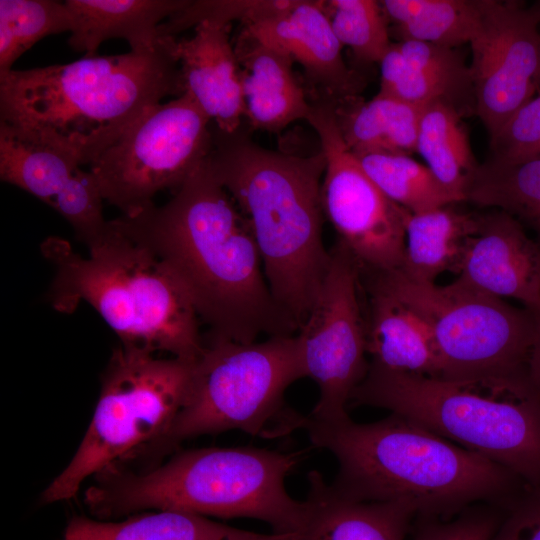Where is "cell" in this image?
I'll return each mask as SVG.
<instances>
[{"label": "cell", "instance_id": "cell-1", "mask_svg": "<svg viewBox=\"0 0 540 540\" xmlns=\"http://www.w3.org/2000/svg\"><path fill=\"white\" fill-rule=\"evenodd\" d=\"M115 221L174 273L209 335L248 344L298 332L270 291L246 219L205 159L166 204Z\"/></svg>", "mask_w": 540, "mask_h": 540}, {"label": "cell", "instance_id": "cell-2", "mask_svg": "<svg viewBox=\"0 0 540 540\" xmlns=\"http://www.w3.org/2000/svg\"><path fill=\"white\" fill-rule=\"evenodd\" d=\"M316 447L339 464L333 487L357 501L401 502L423 518L450 517L477 504L506 503L520 479L505 467L405 417L371 423L349 416H303ZM523 484V483H522Z\"/></svg>", "mask_w": 540, "mask_h": 540}, {"label": "cell", "instance_id": "cell-3", "mask_svg": "<svg viewBox=\"0 0 540 540\" xmlns=\"http://www.w3.org/2000/svg\"><path fill=\"white\" fill-rule=\"evenodd\" d=\"M205 161L246 219L270 291L299 330L330 263L322 238V151L299 156L269 150L241 127L225 133L215 126Z\"/></svg>", "mask_w": 540, "mask_h": 540}, {"label": "cell", "instance_id": "cell-4", "mask_svg": "<svg viewBox=\"0 0 540 540\" xmlns=\"http://www.w3.org/2000/svg\"><path fill=\"white\" fill-rule=\"evenodd\" d=\"M176 41L2 73L0 122L68 145L90 165L147 109L185 93Z\"/></svg>", "mask_w": 540, "mask_h": 540}, {"label": "cell", "instance_id": "cell-5", "mask_svg": "<svg viewBox=\"0 0 540 540\" xmlns=\"http://www.w3.org/2000/svg\"><path fill=\"white\" fill-rule=\"evenodd\" d=\"M82 257L69 243L49 238L43 253L54 264L53 308L92 306L123 346L197 361L204 350L199 316L184 286L149 247L114 220Z\"/></svg>", "mask_w": 540, "mask_h": 540}, {"label": "cell", "instance_id": "cell-6", "mask_svg": "<svg viewBox=\"0 0 540 540\" xmlns=\"http://www.w3.org/2000/svg\"><path fill=\"white\" fill-rule=\"evenodd\" d=\"M299 453L254 447L185 450L152 469L108 468L85 492L89 511L101 520L144 510H174L201 516L245 517L268 523L273 533L293 534L306 516V502L285 487Z\"/></svg>", "mask_w": 540, "mask_h": 540}, {"label": "cell", "instance_id": "cell-7", "mask_svg": "<svg viewBox=\"0 0 540 540\" xmlns=\"http://www.w3.org/2000/svg\"><path fill=\"white\" fill-rule=\"evenodd\" d=\"M349 403L405 417L540 487V391L529 374L451 380L369 365Z\"/></svg>", "mask_w": 540, "mask_h": 540}, {"label": "cell", "instance_id": "cell-8", "mask_svg": "<svg viewBox=\"0 0 540 540\" xmlns=\"http://www.w3.org/2000/svg\"><path fill=\"white\" fill-rule=\"evenodd\" d=\"M304 377L297 333L248 344L208 335L184 406L166 434L137 456H160L203 434L238 429L272 438L298 429L303 415L286 407L284 393Z\"/></svg>", "mask_w": 540, "mask_h": 540}, {"label": "cell", "instance_id": "cell-9", "mask_svg": "<svg viewBox=\"0 0 540 540\" xmlns=\"http://www.w3.org/2000/svg\"><path fill=\"white\" fill-rule=\"evenodd\" d=\"M195 366L196 361L158 358L136 347L114 350L87 432L42 502L74 497L88 477L161 439L188 398Z\"/></svg>", "mask_w": 540, "mask_h": 540}, {"label": "cell", "instance_id": "cell-10", "mask_svg": "<svg viewBox=\"0 0 540 540\" xmlns=\"http://www.w3.org/2000/svg\"><path fill=\"white\" fill-rule=\"evenodd\" d=\"M406 304L428 327L440 377L465 380L528 374L536 316L457 279L439 286L400 269H361Z\"/></svg>", "mask_w": 540, "mask_h": 540}, {"label": "cell", "instance_id": "cell-11", "mask_svg": "<svg viewBox=\"0 0 540 540\" xmlns=\"http://www.w3.org/2000/svg\"><path fill=\"white\" fill-rule=\"evenodd\" d=\"M210 121L188 93L147 109L90 164L103 199L131 217L175 192L211 149Z\"/></svg>", "mask_w": 540, "mask_h": 540}, {"label": "cell", "instance_id": "cell-12", "mask_svg": "<svg viewBox=\"0 0 540 540\" xmlns=\"http://www.w3.org/2000/svg\"><path fill=\"white\" fill-rule=\"evenodd\" d=\"M330 263L316 301L297 332L306 377L319 387L310 417L337 420L365 378L366 320L360 300V265L338 239L329 249Z\"/></svg>", "mask_w": 540, "mask_h": 540}, {"label": "cell", "instance_id": "cell-13", "mask_svg": "<svg viewBox=\"0 0 540 540\" xmlns=\"http://www.w3.org/2000/svg\"><path fill=\"white\" fill-rule=\"evenodd\" d=\"M306 121L317 133L325 157L322 208L337 239L351 251L361 269H400L411 213L380 190L348 149L331 103L311 102Z\"/></svg>", "mask_w": 540, "mask_h": 540}, {"label": "cell", "instance_id": "cell-14", "mask_svg": "<svg viewBox=\"0 0 540 540\" xmlns=\"http://www.w3.org/2000/svg\"><path fill=\"white\" fill-rule=\"evenodd\" d=\"M480 24L469 43L476 115L490 140L537 92L540 4L479 0Z\"/></svg>", "mask_w": 540, "mask_h": 540}, {"label": "cell", "instance_id": "cell-15", "mask_svg": "<svg viewBox=\"0 0 540 540\" xmlns=\"http://www.w3.org/2000/svg\"><path fill=\"white\" fill-rule=\"evenodd\" d=\"M241 21L250 36L301 65L311 101L359 97L364 82L343 60L324 1H252Z\"/></svg>", "mask_w": 540, "mask_h": 540}, {"label": "cell", "instance_id": "cell-16", "mask_svg": "<svg viewBox=\"0 0 540 540\" xmlns=\"http://www.w3.org/2000/svg\"><path fill=\"white\" fill-rule=\"evenodd\" d=\"M457 280L499 298H513L540 314V247L510 214L495 209L479 214Z\"/></svg>", "mask_w": 540, "mask_h": 540}, {"label": "cell", "instance_id": "cell-17", "mask_svg": "<svg viewBox=\"0 0 540 540\" xmlns=\"http://www.w3.org/2000/svg\"><path fill=\"white\" fill-rule=\"evenodd\" d=\"M229 22L210 19L195 26L193 36L176 41L185 93L222 132L242 126L244 99L240 65L230 43Z\"/></svg>", "mask_w": 540, "mask_h": 540}, {"label": "cell", "instance_id": "cell-18", "mask_svg": "<svg viewBox=\"0 0 540 540\" xmlns=\"http://www.w3.org/2000/svg\"><path fill=\"white\" fill-rule=\"evenodd\" d=\"M234 49L241 70L244 116L252 128L278 133L297 120L307 119L311 102L287 54L244 30Z\"/></svg>", "mask_w": 540, "mask_h": 540}, {"label": "cell", "instance_id": "cell-19", "mask_svg": "<svg viewBox=\"0 0 540 540\" xmlns=\"http://www.w3.org/2000/svg\"><path fill=\"white\" fill-rule=\"evenodd\" d=\"M360 278L367 296L369 365L390 372L440 377L437 351L426 324L371 276L361 271Z\"/></svg>", "mask_w": 540, "mask_h": 540}, {"label": "cell", "instance_id": "cell-20", "mask_svg": "<svg viewBox=\"0 0 540 540\" xmlns=\"http://www.w3.org/2000/svg\"><path fill=\"white\" fill-rule=\"evenodd\" d=\"M306 516L292 540H405L416 513L401 502L357 501L318 471L308 474Z\"/></svg>", "mask_w": 540, "mask_h": 540}, {"label": "cell", "instance_id": "cell-21", "mask_svg": "<svg viewBox=\"0 0 540 540\" xmlns=\"http://www.w3.org/2000/svg\"><path fill=\"white\" fill-rule=\"evenodd\" d=\"M188 0H66L72 17L70 47L96 56L107 39H125L131 51L155 48L161 41L162 20L183 9Z\"/></svg>", "mask_w": 540, "mask_h": 540}, {"label": "cell", "instance_id": "cell-22", "mask_svg": "<svg viewBox=\"0 0 540 540\" xmlns=\"http://www.w3.org/2000/svg\"><path fill=\"white\" fill-rule=\"evenodd\" d=\"M83 165L72 147L0 122V178L53 208Z\"/></svg>", "mask_w": 540, "mask_h": 540}, {"label": "cell", "instance_id": "cell-23", "mask_svg": "<svg viewBox=\"0 0 540 540\" xmlns=\"http://www.w3.org/2000/svg\"><path fill=\"white\" fill-rule=\"evenodd\" d=\"M293 534H262L224 525L204 516L156 510L122 521L97 520L76 515L63 540H292Z\"/></svg>", "mask_w": 540, "mask_h": 540}, {"label": "cell", "instance_id": "cell-24", "mask_svg": "<svg viewBox=\"0 0 540 540\" xmlns=\"http://www.w3.org/2000/svg\"><path fill=\"white\" fill-rule=\"evenodd\" d=\"M332 105L343 140L355 156L371 153L410 156L417 152L419 123L427 105L411 104L379 93L369 101L354 97Z\"/></svg>", "mask_w": 540, "mask_h": 540}, {"label": "cell", "instance_id": "cell-25", "mask_svg": "<svg viewBox=\"0 0 540 540\" xmlns=\"http://www.w3.org/2000/svg\"><path fill=\"white\" fill-rule=\"evenodd\" d=\"M451 205L410 214L400 268L410 279L434 283L443 272H457L467 241L478 230L479 214Z\"/></svg>", "mask_w": 540, "mask_h": 540}, {"label": "cell", "instance_id": "cell-26", "mask_svg": "<svg viewBox=\"0 0 540 540\" xmlns=\"http://www.w3.org/2000/svg\"><path fill=\"white\" fill-rule=\"evenodd\" d=\"M417 152L438 181L459 202L466 201L479 164L462 115L443 102L428 104L421 116Z\"/></svg>", "mask_w": 540, "mask_h": 540}, {"label": "cell", "instance_id": "cell-27", "mask_svg": "<svg viewBox=\"0 0 540 540\" xmlns=\"http://www.w3.org/2000/svg\"><path fill=\"white\" fill-rule=\"evenodd\" d=\"M466 201L502 210L536 235L540 247V157L479 164Z\"/></svg>", "mask_w": 540, "mask_h": 540}, {"label": "cell", "instance_id": "cell-28", "mask_svg": "<svg viewBox=\"0 0 540 540\" xmlns=\"http://www.w3.org/2000/svg\"><path fill=\"white\" fill-rule=\"evenodd\" d=\"M400 41L415 40L450 48L470 43L480 24L479 0L379 1Z\"/></svg>", "mask_w": 540, "mask_h": 540}, {"label": "cell", "instance_id": "cell-29", "mask_svg": "<svg viewBox=\"0 0 540 540\" xmlns=\"http://www.w3.org/2000/svg\"><path fill=\"white\" fill-rule=\"evenodd\" d=\"M356 157L380 190L411 214L459 202L426 165L410 156L371 153Z\"/></svg>", "mask_w": 540, "mask_h": 540}, {"label": "cell", "instance_id": "cell-30", "mask_svg": "<svg viewBox=\"0 0 540 540\" xmlns=\"http://www.w3.org/2000/svg\"><path fill=\"white\" fill-rule=\"evenodd\" d=\"M71 14L54 0H0V74L40 39L71 32Z\"/></svg>", "mask_w": 540, "mask_h": 540}, {"label": "cell", "instance_id": "cell-31", "mask_svg": "<svg viewBox=\"0 0 540 540\" xmlns=\"http://www.w3.org/2000/svg\"><path fill=\"white\" fill-rule=\"evenodd\" d=\"M379 64V94L416 105L443 102L462 117L476 114L473 88L408 65L395 43H391Z\"/></svg>", "mask_w": 540, "mask_h": 540}, {"label": "cell", "instance_id": "cell-32", "mask_svg": "<svg viewBox=\"0 0 540 540\" xmlns=\"http://www.w3.org/2000/svg\"><path fill=\"white\" fill-rule=\"evenodd\" d=\"M324 9L343 46L363 63H380L391 46L387 19L379 1L329 0Z\"/></svg>", "mask_w": 540, "mask_h": 540}, {"label": "cell", "instance_id": "cell-33", "mask_svg": "<svg viewBox=\"0 0 540 540\" xmlns=\"http://www.w3.org/2000/svg\"><path fill=\"white\" fill-rule=\"evenodd\" d=\"M490 146L492 157L497 159L540 157V92L507 121Z\"/></svg>", "mask_w": 540, "mask_h": 540}, {"label": "cell", "instance_id": "cell-34", "mask_svg": "<svg viewBox=\"0 0 540 540\" xmlns=\"http://www.w3.org/2000/svg\"><path fill=\"white\" fill-rule=\"evenodd\" d=\"M493 505L477 504L448 520L421 517L412 540H489L500 522Z\"/></svg>", "mask_w": 540, "mask_h": 540}, {"label": "cell", "instance_id": "cell-35", "mask_svg": "<svg viewBox=\"0 0 540 540\" xmlns=\"http://www.w3.org/2000/svg\"><path fill=\"white\" fill-rule=\"evenodd\" d=\"M489 540H540V487L528 488L499 522Z\"/></svg>", "mask_w": 540, "mask_h": 540}, {"label": "cell", "instance_id": "cell-36", "mask_svg": "<svg viewBox=\"0 0 540 540\" xmlns=\"http://www.w3.org/2000/svg\"><path fill=\"white\" fill-rule=\"evenodd\" d=\"M535 316L536 330L528 363V374L532 383L540 391V314H535Z\"/></svg>", "mask_w": 540, "mask_h": 540}, {"label": "cell", "instance_id": "cell-37", "mask_svg": "<svg viewBox=\"0 0 540 540\" xmlns=\"http://www.w3.org/2000/svg\"><path fill=\"white\" fill-rule=\"evenodd\" d=\"M536 86H537V92H540V56H539V67H538V73H537V79H536Z\"/></svg>", "mask_w": 540, "mask_h": 540}]
</instances>
